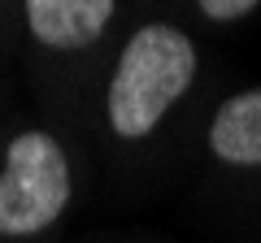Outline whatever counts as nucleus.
Wrapping results in <instances>:
<instances>
[{
	"label": "nucleus",
	"mask_w": 261,
	"mask_h": 243,
	"mask_svg": "<svg viewBox=\"0 0 261 243\" xmlns=\"http://www.w3.org/2000/svg\"><path fill=\"white\" fill-rule=\"evenodd\" d=\"M209 148L226 165H261V87L244 96H231L214 113Z\"/></svg>",
	"instance_id": "4"
},
{
	"label": "nucleus",
	"mask_w": 261,
	"mask_h": 243,
	"mask_svg": "<svg viewBox=\"0 0 261 243\" xmlns=\"http://www.w3.org/2000/svg\"><path fill=\"white\" fill-rule=\"evenodd\" d=\"M113 0H27V22L48 48H83L109 26Z\"/></svg>",
	"instance_id": "3"
},
{
	"label": "nucleus",
	"mask_w": 261,
	"mask_h": 243,
	"mask_svg": "<svg viewBox=\"0 0 261 243\" xmlns=\"http://www.w3.org/2000/svg\"><path fill=\"white\" fill-rule=\"evenodd\" d=\"M257 0H200V9H205V18H214V22H231V18H240V13H248Z\"/></svg>",
	"instance_id": "5"
},
{
	"label": "nucleus",
	"mask_w": 261,
	"mask_h": 243,
	"mask_svg": "<svg viewBox=\"0 0 261 243\" xmlns=\"http://www.w3.org/2000/svg\"><path fill=\"white\" fill-rule=\"evenodd\" d=\"M70 204V165L53 135L27 131L9 143L0 174V234H35Z\"/></svg>",
	"instance_id": "2"
},
{
	"label": "nucleus",
	"mask_w": 261,
	"mask_h": 243,
	"mask_svg": "<svg viewBox=\"0 0 261 243\" xmlns=\"http://www.w3.org/2000/svg\"><path fill=\"white\" fill-rule=\"evenodd\" d=\"M196 74V48L183 31L152 26L135 31L118 56L109 83V122L122 139H140L166 117V109L192 87Z\"/></svg>",
	"instance_id": "1"
}]
</instances>
